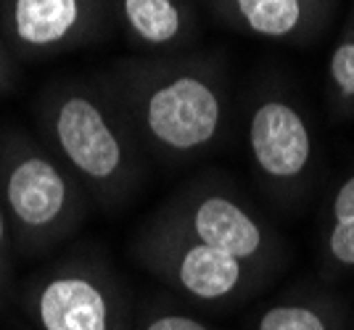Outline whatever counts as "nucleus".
Here are the masks:
<instances>
[{"label":"nucleus","mask_w":354,"mask_h":330,"mask_svg":"<svg viewBox=\"0 0 354 330\" xmlns=\"http://www.w3.org/2000/svg\"><path fill=\"white\" fill-rule=\"evenodd\" d=\"M95 79L151 162L191 164L227 130L230 77L217 53L127 56L101 69Z\"/></svg>","instance_id":"1"},{"label":"nucleus","mask_w":354,"mask_h":330,"mask_svg":"<svg viewBox=\"0 0 354 330\" xmlns=\"http://www.w3.org/2000/svg\"><path fill=\"white\" fill-rule=\"evenodd\" d=\"M37 137L69 166L101 211H122L148 180L151 159L95 77H59L35 98Z\"/></svg>","instance_id":"2"},{"label":"nucleus","mask_w":354,"mask_h":330,"mask_svg":"<svg viewBox=\"0 0 354 330\" xmlns=\"http://www.w3.org/2000/svg\"><path fill=\"white\" fill-rule=\"evenodd\" d=\"M0 201L21 259L64 246L93 211L90 195L69 166L19 124L0 127Z\"/></svg>","instance_id":"3"},{"label":"nucleus","mask_w":354,"mask_h":330,"mask_svg":"<svg viewBox=\"0 0 354 330\" xmlns=\"http://www.w3.org/2000/svg\"><path fill=\"white\" fill-rule=\"evenodd\" d=\"M35 330H133L124 280L98 246H77L43 264L19 291Z\"/></svg>","instance_id":"4"},{"label":"nucleus","mask_w":354,"mask_h":330,"mask_svg":"<svg viewBox=\"0 0 354 330\" xmlns=\"http://www.w3.org/2000/svg\"><path fill=\"white\" fill-rule=\"evenodd\" d=\"M151 214L209 249L267 272L270 278H275L286 262L281 233L217 172L198 175L180 185Z\"/></svg>","instance_id":"5"},{"label":"nucleus","mask_w":354,"mask_h":330,"mask_svg":"<svg viewBox=\"0 0 354 330\" xmlns=\"http://www.w3.org/2000/svg\"><path fill=\"white\" fill-rule=\"evenodd\" d=\"M130 254L172 293L209 309H230L249 301L272 278L236 256L214 251L146 214L130 238Z\"/></svg>","instance_id":"6"},{"label":"nucleus","mask_w":354,"mask_h":330,"mask_svg":"<svg viewBox=\"0 0 354 330\" xmlns=\"http://www.w3.org/2000/svg\"><path fill=\"white\" fill-rule=\"evenodd\" d=\"M246 148L257 177L275 201H299L310 188L317 146L310 117L291 95L257 93L246 119Z\"/></svg>","instance_id":"7"},{"label":"nucleus","mask_w":354,"mask_h":330,"mask_svg":"<svg viewBox=\"0 0 354 330\" xmlns=\"http://www.w3.org/2000/svg\"><path fill=\"white\" fill-rule=\"evenodd\" d=\"M114 30L109 0H0V35L19 61L101 46Z\"/></svg>","instance_id":"8"},{"label":"nucleus","mask_w":354,"mask_h":330,"mask_svg":"<svg viewBox=\"0 0 354 330\" xmlns=\"http://www.w3.org/2000/svg\"><path fill=\"white\" fill-rule=\"evenodd\" d=\"M227 30L281 46H312L336 11V0H204Z\"/></svg>","instance_id":"9"},{"label":"nucleus","mask_w":354,"mask_h":330,"mask_svg":"<svg viewBox=\"0 0 354 330\" xmlns=\"http://www.w3.org/2000/svg\"><path fill=\"white\" fill-rule=\"evenodd\" d=\"M114 27L140 56L188 53L201 35L196 0H109Z\"/></svg>","instance_id":"10"},{"label":"nucleus","mask_w":354,"mask_h":330,"mask_svg":"<svg viewBox=\"0 0 354 330\" xmlns=\"http://www.w3.org/2000/svg\"><path fill=\"white\" fill-rule=\"evenodd\" d=\"M254 330H349V309L330 293H288L267 304Z\"/></svg>","instance_id":"11"},{"label":"nucleus","mask_w":354,"mask_h":330,"mask_svg":"<svg viewBox=\"0 0 354 330\" xmlns=\"http://www.w3.org/2000/svg\"><path fill=\"white\" fill-rule=\"evenodd\" d=\"M320 262L328 275H354V169L330 195L320 233Z\"/></svg>","instance_id":"12"},{"label":"nucleus","mask_w":354,"mask_h":330,"mask_svg":"<svg viewBox=\"0 0 354 330\" xmlns=\"http://www.w3.org/2000/svg\"><path fill=\"white\" fill-rule=\"evenodd\" d=\"M328 101L339 119H354V3L328 56Z\"/></svg>","instance_id":"13"},{"label":"nucleus","mask_w":354,"mask_h":330,"mask_svg":"<svg viewBox=\"0 0 354 330\" xmlns=\"http://www.w3.org/2000/svg\"><path fill=\"white\" fill-rule=\"evenodd\" d=\"M133 330H214L201 317L191 315L180 307L151 301L133 322Z\"/></svg>","instance_id":"14"},{"label":"nucleus","mask_w":354,"mask_h":330,"mask_svg":"<svg viewBox=\"0 0 354 330\" xmlns=\"http://www.w3.org/2000/svg\"><path fill=\"white\" fill-rule=\"evenodd\" d=\"M14 267H16V246L11 235V225L0 201V309L6 307V301L14 291Z\"/></svg>","instance_id":"15"},{"label":"nucleus","mask_w":354,"mask_h":330,"mask_svg":"<svg viewBox=\"0 0 354 330\" xmlns=\"http://www.w3.org/2000/svg\"><path fill=\"white\" fill-rule=\"evenodd\" d=\"M19 79V59L14 56V50L8 48V43L0 35V95L11 90Z\"/></svg>","instance_id":"16"}]
</instances>
